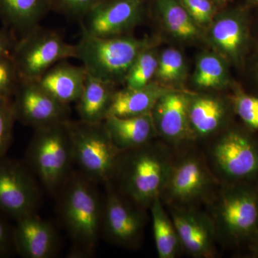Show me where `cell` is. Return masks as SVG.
I'll return each mask as SVG.
<instances>
[{"instance_id":"obj_1","label":"cell","mask_w":258,"mask_h":258,"mask_svg":"<svg viewBox=\"0 0 258 258\" xmlns=\"http://www.w3.org/2000/svg\"><path fill=\"white\" fill-rule=\"evenodd\" d=\"M96 185L72 171L56 195L59 217L72 242L71 257L92 255L102 234L104 200Z\"/></svg>"},{"instance_id":"obj_2","label":"cell","mask_w":258,"mask_h":258,"mask_svg":"<svg viewBox=\"0 0 258 258\" xmlns=\"http://www.w3.org/2000/svg\"><path fill=\"white\" fill-rule=\"evenodd\" d=\"M173 163L164 149L150 142L122 152L113 180L118 179L119 191L134 203L149 208L156 198H161Z\"/></svg>"},{"instance_id":"obj_3","label":"cell","mask_w":258,"mask_h":258,"mask_svg":"<svg viewBox=\"0 0 258 258\" xmlns=\"http://www.w3.org/2000/svg\"><path fill=\"white\" fill-rule=\"evenodd\" d=\"M148 47V40L129 35L97 37L81 34L76 44V59L82 62L87 74L115 85L124 82L132 64Z\"/></svg>"},{"instance_id":"obj_4","label":"cell","mask_w":258,"mask_h":258,"mask_svg":"<svg viewBox=\"0 0 258 258\" xmlns=\"http://www.w3.org/2000/svg\"><path fill=\"white\" fill-rule=\"evenodd\" d=\"M66 123L34 129L27 149L25 164L51 195H57L74 164Z\"/></svg>"},{"instance_id":"obj_5","label":"cell","mask_w":258,"mask_h":258,"mask_svg":"<svg viewBox=\"0 0 258 258\" xmlns=\"http://www.w3.org/2000/svg\"><path fill=\"white\" fill-rule=\"evenodd\" d=\"M66 124L80 172L97 184L111 182L122 152L115 147L103 123L69 119Z\"/></svg>"},{"instance_id":"obj_6","label":"cell","mask_w":258,"mask_h":258,"mask_svg":"<svg viewBox=\"0 0 258 258\" xmlns=\"http://www.w3.org/2000/svg\"><path fill=\"white\" fill-rule=\"evenodd\" d=\"M20 79L37 81L61 60L76 58V45H71L55 30L40 25L18 39L12 55Z\"/></svg>"},{"instance_id":"obj_7","label":"cell","mask_w":258,"mask_h":258,"mask_svg":"<svg viewBox=\"0 0 258 258\" xmlns=\"http://www.w3.org/2000/svg\"><path fill=\"white\" fill-rule=\"evenodd\" d=\"M40 199L37 178L27 164L0 158V214L17 220L36 212Z\"/></svg>"},{"instance_id":"obj_8","label":"cell","mask_w":258,"mask_h":258,"mask_svg":"<svg viewBox=\"0 0 258 258\" xmlns=\"http://www.w3.org/2000/svg\"><path fill=\"white\" fill-rule=\"evenodd\" d=\"M105 185L102 234L117 245L130 248L137 247L143 235V208L115 189L111 182Z\"/></svg>"},{"instance_id":"obj_9","label":"cell","mask_w":258,"mask_h":258,"mask_svg":"<svg viewBox=\"0 0 258 258\" xmlns=\"http://www.w3.org/2000/svg\"><path fill=\"white\" fill-rule=\"evenodd\" d=\"M13 103L17 121L34 129L71 119L70 105L57 101L37 81L21 80Z\"/></svg>"},{"instance_id":"obj_10","label":"cell","mask_w":258,"mask_h":258,"mask_svg":"<svg viewBox=\"0 0 258 258\" xmlns=\"http://www.w3.org/2000/svg\"><path fill=\"white\" fill-rule=\"evenodd\" d=\"M217 225L235 241L254 236L258 226V198L252 190L235 186L224 191L217 205Z\"/></svg>"},{"instance_id":"obj_11","label":"cell","mask_w":258,"mask_h":258,"mask_svg":"<svg viewBox=\"0 0 258 258\" xmlns=\"http://www.w3.org/2000/svg\"><path fill=\"white\" fill-rule=\"evenodd\" d=\"M212 157L219 172L233 181L249 179L258 174V147L240 131L223 134L214 144Z\"/></svg>"},{"instance_id":"obj_12","label":"cell","mask_w":258,"mask_h":258,"mask_svg":"<svg viewBox=\"0 0 258 258\" xmlns=\"http://www.w3.org/2000/svg\"><path fill=\"white\" fill-rule=\"evenodd\" d=\"M142 0H104L81 19V34L97 37L122 36L138 25Z\"/></svg>"},{"instance_id":"obj_13","label":"cell","mask_w":258,"mask_h":258,"mask_svg":"<svg viewBox=\"0 0 258 258\" xmlns=\"http://www.w3.org/2000/svg\"><path fill=\"white\" fill-rule=\"evenodd\" d=\"M212 184V177L200 157L188 155L173 163L161 195L179 205L191 203L203 198Z\"/></svg>"},{"instance_id":"obj_14","label":"cell","mask_w":258,"mask_h":258,"mask_svg":"<svg viewBox=\"0 0 258 258\" xmlns=\"http://www.w3.org/2000/svg\"><path fill=\"white\" fill-rule=\"evenodd\" d=\"M13 240L17 253L25 258H51L57 252L58 239L53 226L36 212L17 219Z\"/></svg>"},{"instance_id":"obj_15","label":"cell","mask_w":258,"mask_h":258,"mask_svg":"<svg viewBox=\"0 0 258 258\" xmlns=\"http://www.w3.org/2000/svg\"><path fill=\"white\" fill-rule=\"evenodd\" d=\"M189 96L171 90L159 98L153 108L152 115L157 134L171 144L192 139L188 113Z\"/></svg>"},{"instance_id":"obj_16","label":"cell","mask_w":258,"mask_h":258,"mask_svg":"<svg viewBox=\"0 0 258 258\" xmlns=\"http://www.w3.org/2000/svg\"><path fill=\"white\" fill-rule=\"evenodd\" d=\"M248 29L245 13L241 10H229L215 15L209 30L214 47L226 60L237 64L247 46Z\"/></svg>"},{"instance_id":"obj_17","label":"cell","mask_w":258,"mask_h":258,"mask_svg":"<svg viewBox=\"0 0 258 258\" xmlns=\"http://www.w3.org/2000/svg\"><path fill=\"white\" fill-rule=\"evenodd\" d=\"M172 221L181 247L194 257H212L215 252V226L208 217L189 209H173Z\"/></svg>"},{"instance_id":"obj_18","label":"cell","mask_w":258,"mask_h":258,"mask_svg":"<svg viewBox=\"0 0 258 258\" xmlns=\"http://www.w3.org/2000/svg\"><path fill=\"white\" fill-rule=\"evenodd\" d=\"M103 124L115 147L121 152L150 143L157 134L152 113L133 117L109 115Z\"/></svg>"},{"instance_id":"obj_19","label":"cell","mask_w":258,"mask_h":258,"mask_svg":"<svg viewBox=\"0 0 258 258\" xmlns=\"http://www.w3.org/2000/svg\"><path fill=\"white\" fill-rule=\"evenodd\" d=\"M86 77L87 72L83 66L63 60L52 66L37 82L57 101L70 105L79 99Z\"/></svg>"},{"instance_id":"obj_20","label":"cell","mask_w":258,"mask_h":258,"mask_svg":"<svg viewBox=\"0 0 258 258\" xmlns=\"http://www.w3.org/2000/svg\"><path fill=\"white\" fill-rule=\"evenodd\" d=\"M114 86L87 74L82 93L76 101L80 119L88 123H103L109 115Z\"/></svg>"},{"instance_id":"obj_21","label":"cell","mask_w":258,"mask_h":258,"mask_svg":"<svg viewBox=\"0 0 258 258\" xmlns=\"http://www.w3.org/2000/svg\"><path fill=\"white\" fill-rule=\"evenodd\" d=\"M188 113L192 139L204 138L221 128L227 118V109L218 98L190 96Z\"/></svg>"},{"instance_id":"obj_22","label":"cell","mask_w":258,"mask_h":258,"mask_svg":"<svg viewBox=\"0 0 258 258\" xmlns=\"http://www.w3.org/2000/svg\"><path fill=\"white\" fill-rule=\"evenodd\" d=\"M171 90L159 83L152 82L144 87H125L115 91L109 115L133 117L152 113L159 98Z\"/></svg>"},{"instance_id":"obj_23","label":"cell","mask_w":258,"mask_h":258,"mask_svg":"<svg viewBox=\"0 0 258 258\" xmlns=\"http://www.w3.org/2000/svg\"><path fill=\"white\" fill-rule=\"evenodd\" d=\"M49 10V0H0V18L5 27L21 37L40 25Z\"/></svg>"},{"instance_id":"obj_24","label":"cell","mask_w":258,"mask_h":258,"mask_svg":"<svg viewBox=\"0 0 258 258\" xmlns=\"http://www.w3.org/2000/svg\"><path fill=\"white\" fill-rule=\"evenodd\" d=\"M149 208L158 255L160 258L175 257L181 244L175 226L164 211L161 198H156Z\"/></svg>"},{"instance_id":"obj_25","label":"cell","mask_w":258,"mask_h":258,"mask_svg":"<svg viewBox=\"0 0 258 258\" xmlns=\"http://www.w3.org/2000/svg\"><path fill=\"white\" fill-rule=\"evenodd\" d=\"M158 13L168 31L177 38L194 40L200 29L179 0H157Z\"/></svg>"},{"instance_id":"obj_26","label":"cell","mask_w":258,"mask_h":258,"mask_svg":"<svg viewBox=\"0 0 258 258\" xmlns=\"http://www.w3.org/2000/svg\"><path fill=\"white\" fill-rule=\"evenodd\" d=\"M192 79L195 86L203 89L225 87L230 83L225 59L213 52H203L197 60Z\"/></svg>"},{"instance_id":"obj_27","label":"cell","mask_w":258,"mask_h":258,"mask_svg":"<svg viewBox=\"0 0 258 258\" xmlns=\"http://www.w3.org/2000/svg\"><path fill=\"white\" fill-rule=\"evenodd\" d=\"M158 67V56L150 47L141 52L132 64L124 80L125 87L138 88L147 86L155 77Z\"/></svg>"},{"instance_id":"obj_28","label":"cell","mask_w":258,"mask_h":258,"mask_svg":"<svg viewBox=\"0 0 258 258\" xmlns=\"http://www.w3.org/2000/svg\"><path fill=\"white\" fill-rule=\"evenodd\" d=\"M186 63L184 56L174 48L165 49L158 57L156 77L165 83H178L186 75Z\"/></svg>"},{"instance_id":"obj_29","label":"cell","mask_w":258,"mask_h":258,"mask_svg":"<svg viewBox=\"0 0 258 258\" xmlns=\"http://www.w3.org/2000/svg\"><path fill=\"white\" fill-rule=\"evenodd\" d=\"M16 121L13 99L0 97V158L9 150Z\"/></svg>"},{"instance_id":"obj_30","label":"cell","mask_w":258,"mask_h":258,"mask_svg":"<svg viewBox=\"0 0 258 258\" xmlns=\"http://www.w3.org/2000/svg\"><path fill=\"white\" fill-rule=\"evenodd\" d=\"M21 82L12 55H0V97L11 98Z\"/></svg>"},{"instance_id":"obj_31","label":"cell","mask_w":258,"mask_h":258,"mask_svg":"<svg viewBox=\"0 0 258 258\" xmlns=\"http://www.w3.org/2000/svg\"><path fill=\"white\" fill-rule=\"evenodd\" d=\"M233 105L242 121L250 128L258 130V98L238 91L234 96Z\"/></svg>"},{"instance_id":"obj_32","label":"cell","mask_w":258,"mask_h":258,"mask_svg":"<svg viewBox=\"0 0 258 258\" xmlns=\"http://www.w3.org/2000/svg\"><path fill=\"white\" fill-rule=\"evenodd\" d=\"M104 0H49L50 10L81 20L90 10Z\"/></svg>"},{"instance_id":"obj_33","label":"cell","mask_w":258,"mask_h":258,"mask_svg":"<svg viewBox=\"0 0 258 258\" xmlns=\"http://www.w3.org/2000/svg\"><path fill=\"white\" fill-rule=\"evenodd\" d=\"M197 25L207 26L215 16L212 0H179Z\"/></svg>"},{"instance_id":"obj_34","label":"cell","mask_w":258,"mask_h":258,"mask_svg":"<svg viewBox=\"0 0 258 258\" xmlns=\"http://www.w3.org/2000/svg\"><path fill=\"white\" fill-rule=\"evenodd\" d=\"M11 249H14L13 227H10L0 216V257L8 255Z\"/></svg>"},{"instance_id":"obj_35","label":"cell","mask_w":258,"mask_h":258,"mask_svg":"<svg viewBox=\"0 0 258 258\" xmlns=\"http://www.w3.org/2000/svg\"><path fill=\"white\" fill-rule=\"evenodd\" d=\"M18 39L14 32L5 27L0 29V55H12Z\"/></svg>"},{"instance_id":"obj_36","label":"cell","mask_w":258,"mask_h":258,"mask_svg":"<svg viewBox=\"0 0 258 258\" xmlns=\"http://www.w3.org/2000/svg\"><path fill=\"white\" fill-rule=\"evenodd\" d=\"M254 67H255V71L258 76V50L257 53H256L255 60H254Z\"/></svg>"},{"instance_id":"obj_37","label":"cell","mask_w":258,"mask_h":258,"mask_svg":"<svg viewBox=\"0 0 258 258\" xmlns=\"http://www.w3.org/2000/svg\"><path fill=\"white\" fill-rule=\"evenodd\" d=\"M254 254L258 257V239L256 241L254 247Z\"/></svg>"},{"instance_id":"obj_38","label":"cell","mask_w":258,"mask_h":258,"mask_svg":"<svg viewBox=\"0 0 258 258\" xmlns=\"http://www.w3.org/2000/svg\"><path fill=\"white\" fill-rule=\"evenodd\" d=\"M249 1L252 3H258V0H249Z\"/></svg>"},{"instance_id":"obj_39","label":"cell","mask_w":258,"mask_h":258,"mask_svg":"<svg viewBox=\"0 0 258 258\" xmlns=\"http://www.w3.org/2000/svg\"><path fill=\"white\" fill-rule=\"evenodd\" d=\"M212 1L217 2V3H222V2L225 1V0H212Z\"/></svg>"}]
</instances>
